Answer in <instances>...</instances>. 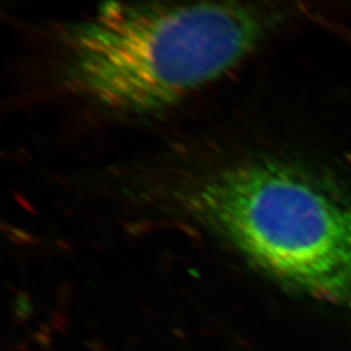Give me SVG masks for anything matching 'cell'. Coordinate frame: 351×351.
Instances as JSON below:
<instances>
[{"label": "cell", "mask_w": 351, "mask_h": 351, "mask_svg": "<svg viewBox=\"0 0 351 351\" xmlns=\"http://www.w3.org/2000/svg\"><path fill=\"white\" fill-rule=\"evenodd\" d=\"M276 23L258 0H108L52 29L51 72L103 112H159L239 66Z\"/></svg>", "instance_id": "6da1fadb"}, {"label": "cell", "mask_w": 351, "mask_h": 351, "mask_svg": "<svg viewBox=\"0 0 351 351\" xmlns=\"http://www.w3.org/2000/svg\"><path fill=\"white\" fill-rule=\"evenodd\" d=\"M182 199L269 276L351 306V199L324 176L250 155L197 177Z\"/></svg>", "instance_id": "7a4b0ae2"}]
</instances>
